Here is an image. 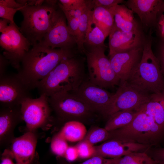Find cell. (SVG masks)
Listing matches in <instances>:
<instances>
[{
    "label": "cell",
    "mask_w": 164,
    "mask_h": 164,
    "mask_svg": "<svg viewBox=\"0 0 164 164\" xmlns=\"http://www.w3.org/2000/svg\"><path fill=\"white\" fill-rule=\"evenodd\" d=\"M76 55L73 49H53L38 43L25 54L17 73L30 91L36 88L39 82L63 59Z\"/></svg>",
    "instance_id": "cell-1"
},
{
    "label": "cell",
    "mask_w": 164,
    "mask_h": 164,
    "mask_svg": "<svg viewBox=\"0 0 164 164\" xmlns=\"http://www.w3.org/2000/svg\"><path fill=\"white\" fill-rule=\"evenodd\" d=\"M85 58L76 55L63 59L38 83L40 95L49 97L61 91L77 90L88 78L85 70Z\"/></svg>",
    "instance_id": "cell-2"
},
{
    "label": "cell",
    "mask_w": 164,
    "mask_h": 164,
    "mask_svg": "<svg viewBox=\"0 0 164 164\" xmlns=\"http://www.w3.org/2000/svg\"><path fill=\"white\" fill-rule=\"evenodd\" d=\"M153 40L150 31L147 35L141 61L127 81L150 94H158L164 91V76L152 50Z\"/></svg>",
    "instance_id": "cell-3"
},
{
    "label": "cell",
    "mask_w": 164,
    "mask_h": 164,
    "mask_svg": "<svg viewBox=\"0 0 164 164\" xmlns=\"http://www.w3.org/2000/svg\"><path fill=\"white\" fill-rule=\"evenodd\" d=\"M109 132L108 140L116 139L152 146L157 145L164 138V132L141 109L129 125Z\"/></svg>",
    "instance_id": "cell-4"
},
{
    "label": "cell",
    "mask_w": 164,
    "mask_h": 164,
    "mask_svg": "<svg viewBox=\"0 0 164 164\" xmlns=\"http://www.w3.org/2000/svg\"><path fill=\"white\" fill-rule=\"evenodd\" d=\"M59 10L44 2L41 5H27L20 11L23 16L19 30L32 46L40 42L51 28Z\"/></svg>",
    "instance_id": "cell-5"
},
{
    "label": "cell",
    "mask_w": 164,
    "mask_h": 164,
    "mask_svg": "<svg viewBox=\"0 0 164 164\" xmlns=\"http://www.w3.org/2000/svg\"><path fill=\"white\" fill-rule=\"evenodd\" d=\"M48 99L50 105L59 120H76L83 122L93 120L98 115L71 91H60Z\"/></svg>",
    "instance_id": "cell-6"
},
{
    "label": "cell",
    "mask_w": 164,
    "mask_h": 164,
    "mask_svg": "<svg viewBox=\"0 0 164 164\" xmlns=\"http://www.w3.org/2000/svg\"><path fill=\"white\" fill-rule=\"evenodd\" d=\"M106 47L87 50L86 56L88 79L93 84L107 88L119 85L120 80L114 72L109 59L106 56Z\"/></svg>",
    "instance_id": "cell-7"
},
{
    "label": "cell",
    "mask_w": 164,
    "mask_h": 164,
    "mask_svg": "<svg viewBox=\"0 0 164 164\" xmlns=\"http://www.w3.org/2000/svg\"><path fill=\"white\" fill-rule=\"evenodd\" d=\"M151 94L127 81H120L104 117L108 118L121 111H139L149 101Z\"/></svg>",
    "instance_id": "cell-8"
},
{
    "label": "cell",
    "mask_w": 164,
    "mask_h": 164,
    "mask_svg": "<svg viewBox=\"0 0 164 164\" xmlns=\"http://www.w3.org/2000/svg\"><path fill=\"white\" fill-rule=\"evenodd\" d=\"M0 45L3 50V56L18 70L23 58L32 46L15 23H10L1 33Z\"/></svg>",
    "instance_id": "cell-9"
},
{
    "label": "cell",
    "mask_w": 164,
    "mask_h": 164,
    "mask_svg": "<svg viewBox=\"0 0 164 164\" xmlns=\"http://www.w3.org/2000/svg\"><path fill=\"white\" fill-rule=\"evenodd\" d=\"M48 98V97L42 94L36 98H27L22 102L21 111L29 131L32 132L51 118Z\"/></svg>",
    "instance_id": "cell-10"
},
{
    "label": "cell",
    "mask_w": 164,
    "mask_h": 164,
    "mask_svg": "<svg viewBox=\"0 0 164 164\" xmlns=\"http://www.w3.org/2000/svg\"><path fill=\"white\" fill-rule=\"evenodd\" d=\"M30 91L17 73H6L0 77V102L2 107L20 105L24 99L31 97Z\"/></svg>",
    "instance_id": "cell-11"
},
{
    "label": "cell",
    "mask_w": 164,
    "mask_h": 164,
    "mask_svg": "<svg viewBox=\"0 0 164 164\" xmlns=\"http://www.w3.org/2000/svg\"><path fill=\"white\" fill-rule=\"evenodd\" d=\"M71 92L80 98L95 113L103 117L114 94L93 84L88 78L77 90Z\"/></svg>",
    "instance_id": "cell-12"
},
{
    "label": "cell",
    "mask_w": 164,
    "mask_h": 164,
    "mask_svg": "<svg viewBox=\"0 0 164 164\" xmlns=\"http://www.w3.org/2000/svg\"><path fill=\"white\" fill-rule=\"evenodd\" d=\"M109 36L110 56L117 53L143 49L147 35L143 29L125 32L114 25Z\"/></svg>",
    "instance_id": "cell-13"
},
{
    "label": "cell",
    "mask_w": 164,
    "mask_h": 164,
    "mask_svg": "<svg viewBox=\"0 0 164 164\" xmlns=\"http://www.w3.org/2000/svg\"><path fill=\"white\" fill-rule=\"evenodd\" d=\"M39 43L53 49H73L77 45L75 38L69 30L66 18L60 9L58 10L51 28Z\"/></svg>",
    "instance_id": "cell-14"
},
{
    "label": "cell",
    "mask_w": 164,
    "mask_h": 164,
    "mask_svg": "<svg viewBox=\"0 0 164 164\" xmlns=\"http://www.w3.org/2000/svg\"><path fill=\"white\" fill-rule=\"evenodd\" d=\"M151 145L116 139L108 140L94 146V156L108 159L118 158L132 152H146Z\"/></svg>",
    "instance_id": "cell-15"
},
{
    "label": "cell",
    "mask_w": 164,
    "mask_h": 164,
    "mask_svg": "<svg viewBox=\"0 0 164 164\" xmlns=\"http://www.w3.org/2000/svg\"><path fill=\"white\" fill-rule=\"evenodd\" d=\"M162 0H128L125 5L136 13L144 31L156 28L159 9Z\"/></svg>",
    "instance_id": "cell-16"
},
{
    "label": "cell",
    "mask_w": 164,
    "mask_h": 164,
    "mask_svg": "<svg viewBox=\"0 0 164 164\" xmlns=\"http://www.w3.org/2000/svg\"><path fill=\"white\" fill-rule=\"evenodd\" d=\"M143 49L113 54L109 59L112 68L120 81H127L139 64Z\"/></svg>",
    "instance_id": "cell-17"
},
{
    "label": "cell",
    "mask_w": 164,
    "mask_h": 164,
    "mask_svg": "<svg viewBox=\"0 0 164 164\" xmlns=\"http://www.w3.org/2000/svg\"><path fill=\"white\" fill-rule=\"evenodd\" d=\"M36 143V138L32 131H29L13 140L11 151L16 164H33Z\"/></svg>",
    "instance_id": "cell-18"
},
{
    "label": "cell",
    "mask_w": 164,
    "mask_h": 164,
    "mask_svg": "<svg viewBox=\"0 0 164 164\" xmlns=\"http://www.w3.org/2000/svg\"><path fill=\"white\" fill-rule=\"evenodd\" d=\"M110 10L114 15V25L118 29L129 32L143 29L135 19L134 12L124 4L117 5Z\"/></svg>",
    "instance_id": "cell-19"
},
{
    "label": "cell",
    "mask_w": 164,
    "mask_h": 164,
    "mask_svg": "<svg viewBox=\"0 0 164 164\" xmlns=\"http://www.w3.org/2000/svg\"><path fill=\"white\" fill-rule=\"evenodd\" d=\"M141 109L152 117L164 132V91L152 94L149 101Z\"/></svg>",
    "instance_id": "cell-20"
},
{
    "label": "cell",
    "mask_w": 164,
    "mask_h": 164,
    "mask_svg": "<svg viewBox=\"0 0 164 164\" xmlns=\"http://www.w3.org/2000/svg\"><path fill=\"white\" fill-rule=\"evenodd\" d=\"M23 120L20 105L13 107H2L0 113V137L1 141L12 130L13 125Z\"/></svg>",
    "instance_id": "cell-21"
},
{
    "label": "cell",
    "mask_w": 164,
    "mask_h": 164,
    "mask_svg": "<svg viewBox=\"0 0 164 164\" xmlns=\"http://www.w3.org/2000/svg\"><path fill=\"white\" fill-rule=\"evenodd\" d=\"M92 10V9L91 10L89 13L84 45L90 47L89 49L98 47H106L104 41L107 37L94 21Z\"/></svg>",
    "instance_id": "cell-22"
},
{
    "label": "cell",
    "mask_w": 164,
    "mask_h": 164,
    "mask_svg": "<svg viewBox=\"0 0 164 164\" xmlns=\"http://www.w3.org/2000/svg\"><path fill=\"white\" fill-rule=\"evenodd\" d=\"M66 121L60 134L67 141L74 142L82 141L87 131L83 122L76 120Z\"/></svg>",
    "instance_id": "cell-23"
},
{
    "label": "cell",
    "mask_w": 164,
    "mask_h": 164,
    "mask_svg": "<svg viewBox=\"0 0 164 164\" xmlns=\"http://www.w3.org/2000/svg\"><path fill=\"white\" fill-rule=\"evenodd\" d=\"M93 19L107 37L114 24L113 13L110 10L100 6L94 7L92 10Z\"/></svg>",
    "instance_id": "cell-24"
},
{
    "label": "cell",
    "mask_w": 164,
    "mask_h": 164,
    "mask_svg": "<svg viewBox=\"0 0 164 164\" xmlns=\"http://www.w3.org/2000/svg\"><path fill=\"white\" fill-rule=\"evenodd\" d=\"M138 111H121L114 113L108 118L104 128L111 132L127 125L132 121Z\"/></svg>",
    "instance_id": "cell-25"
},
{
    "label": "cell",
    "mask_w": 164,
    "mask_h": 164,
    "mask_svg": "<svg viewBox=\"0 0 164 164\" xmlns=\"http://www.w3.org/2000/svg\"><path fill=\"white\" fill-rule=\"evenodd\" d=\"M93 8L92 0H89L87 4L81 15L76 39L78 51L84 54L86 49L84 47L86 33L87 30L90 11Z\"/></svg>",
    "instance_id": "cell-26"
},
{
    "label": "cell",
    "mask_w": 164,
    "mask_h": 164,
    "mask_svg": "<svg viewBox=\"0 0 164 164\" xmlns=\"http://www.w3.org/2000/svg\"><path fill=\"white\" fill-rule=\"evenodd\" d=\"M113 164H158L145 152H135L114 159Z\"/></svg>",
    "instance_id": "cell-27"
},
{
    "label": "cell",
    "mask_w": 164,
    "mask_h": 164,
    "mask_svg": "<svg viewBox=\"0 0 164 164\" xmlns=\"http://www.w3.org/2000/svg\"><path fill=\"white\" fill-rule=\"evenodd\" d=\"M110 133L104 128H94L90 130L83 140L94 145L98 142L109 139Z\"/></svg>",
    "instance_id": "cell-28"
},
{
    "label": "cell",
    "mask_w": 164,
    "mask_h": 164,
    "mask_svg": "<svg viewBox=\"0 0 164 164\" xmlns=\"http://www.w3.org/2000/svg\"><path fill=\"white\" fill-rule=\"evenodd\" d=\"M66 141L59 133L52 139L51 148L53 152L56 155L63 157L68 146Z\"/></svg>",
    "instance_id": "cell-29"
},
{
    "label": "cell",
    "mask_w": 164,
    "mask_h": 164,
    "mask_svg": "<svg viewBox=\"0 0 164 164\" xmlns=\"http://www.w3.org/2000/svg\"><path fill=\"white\" fill-rule=\"evenodd\" d=\"M89 0L84 5L77 9L74 17L67 20V25L71 34L76 39L80 16L86 7Z\"/></svg>",
    "instance_id": "cell-30"
},
{
    "label": "cell",
    "mask_w": 164,
    "mask_h": 164,
    "mask_svg": "<svg viewBox=\"0 0 164 164\" xmlns=\"http://www.w3.org/2000/svg\"><path fill=\"white\" fill-rule=\"evenodd\" d=\"M79 157L82 159H88L94 156V146L87 141L82 140L76 146Z\"/></svg>",
    "instance_id": "cell-31"
},
{
    "label": "cell",
    "mask_w": 164,
    "mask_h": 164,
    "mask_svg": "<svg viewBox=\"0 0 164 164\" xmlns=\"http://www.w3.org/2000/svg\"><path fill=\"white\" fill-rule=\"evenodd\" d=\"M157 38L154 42L155 43V53H153L159 62L162 73L164 76V39Z\"/></svg>",
    "instance_id": "cell-32"
},
{
    "label": "cell",
    "mask_w": 164,
    "mask_h": 164,
    "mask_svg": "<svg viewBox=\"0 0 164 164\" xmlns=\"http://www.w3.org/2000/svg\"><path fill=\"white\" fill-rule=\"evenodd\" d=\"M28 5L22 7L13 9L8 8L0 5V17L9 20L11 23H15L14 20V16L17 11H20Z\"/></svg>",
    "instance_id": "cell-33"
},
{
    "label": "cell",
    "mask_w": 164,
    "mask_h": 164,
    "mask_svg": "<svg viewBox=\"0 0 164 164\" xmlns=\"http://www.w3.org/2000/svg\"><path fill=\"white\" fill-rule=\"evenodd\" d=\"M59 1L58 5L59 8L75 9L85 5L87 0H60Z\"/></svg>",
    "instance_id": "cell-34"
},
{
    "label": "cell",
    "mask_w": 164,
    "mask_h": 164,
    "mask_svg": "<svg viewBox=\"0 0 164 164\" xmlns=\"http://www.w3.org/2000/svg\"><path fill=\"white\" fill-rule=\"evenodd\" d=\"M114 159H108L96 155L80 163L75 164H113ZM63 164H74L64 162Z\"/></svg>",
    "instance_id": "cell-35"
},
{
    "label": "cell",
    "mask_w": 164,
    "mask_h": 164,
    "mask_svg": "<svg viewBox=\"0 0 164 164\" xmlns=\"http://www.w3.org/2000/svg\"><path fill=\"white\" fill-rule=\"evenodd\" d=\"M145 152L158 164H164V148H149Z\"/></svg>",
    "instance_id": "cell-36"
},
{
    "label": "cell",
    "mask_w": 164,
    "mask_h": 164,
    "mask_svg": "<svg viewBox=\"0 0 164 164\" xmlns=\"http://www.w3.org/2000/svg\"><path fill=\"white\" fill-rule=\"evenodd\" d=\"M93 8L96 6H100L105 8L110 9L114 6L123 3V0H92Z\"/></svg>",
    "instance_id": "cell-37"
},
{
    "label": "cell",
    "mask_w": 164,
    "mask_h": 164,
    "mask_svg": "<svg viewBox=\"0 0 164 164\" xmlns=\"http://www.w3.org/2000/svg\"><path fill=\"white\" fill-rule=\"evenodd\" d=\"M63 157L69 162H73L79 157V154L76 146H68L65 153Z\"/></svg>",
    "instance_id": "cell-38"
},
{
    "label": "cell",
    "mask_w": 164,
    "mask_h": 164,
    "mask_svg": "<svg viewBox=\"0 0 164 164\" xmlns=\"http://www.w3.org/2000/svg\"><path fill=\"white\" fill-rule=\"evenodd\" d=\"M0 5L13 9L19 8L24 6L14 0H0Z\"/></svg>",
    "instance_id": "cell-39"
},
{
    "label": "cell",
    "mask_w": 164,
    "mask_h": 164,
    "mask_svg": "<svg viewBox=\"0 0 164 164\" xmlns=\"http://www.w3.org/2000/svg\"><path fill=\"white\" fill-rule=\"evenodd\" d=\"M13 159L14 158L11 151H6L2 155L1 164H16L14 163Z\"/></svg>",
    "instance_id": "cell-40"
},
{
    "label": "cell",
    "mask_w": 164,
    "mask_h": 164,
    "mask_svg": "<svg viewBox=\"0 0 164 164\" xmlns=\"http://www.w3.org/2000/svg\"><path fill=\"white\" fill-rule=\"evenodd\" d=\"M10 64L9 60L2 54L0 55V77L6 73L7 68Z\"/></svg>",
    "instance_id": "cell-41"
},
{
    "label": "cell",
    "mask_w": 164,
    "mask_h": 164,
    "mask_svg": "<svg viewBox=\"0 0 164 164\" xmlns=\"http://www.w3.org/2000/svg\"><path fill=\"white\" fill-rule=\"evenodd\" d=\"M163 22L159 19L156 29L157 30V37L164 39V19Z\"/></svg>",
    "instance_id": "cell-42"
},
{
    "label": "cell",
    "mask_w": 164,
    "mask_h": 164,
    "mask_svg": "<svg viewBox=\"0 0 164 164\" xmlns=\"http://www.w3.org/2000/svg\"><path fill=\"white\" fill-rule=\"evenodd\" d=\"M11 23L8 20L4 19H1L0 20V32L2 33L8 26V24Z\"/></svg>",
    "instance_id": "cell-43"
},
{
    "label": "cell",
    "mask_w": 164,
    "mask_h": 164,
    "mask_svg": "<svg viewBox=\"0 0 164 164\" xmlns=\"http://www.w3.org/2000/svg\"><path fill=\"white\" fill-rule=\"evenodd\" d=\"M57 0H45L44 2L47 4L53 6H57Z\"/></svg>",
    "instance_id": "cell-44"
},
{
    "label": "cell",
    "mask_w": 164,
    "mask_h": 164,
    "mask_svg": "<svg viewBox=\"0 0 164 164\" xmlns=\"http://www.w3.org/2000/svg\"><path fill=\"white\" fill-rule=\"evenodd\" d=\"M164 12V0H162L159 7V15L163 14Z\"/></svg>",
    "instance_id": "cell-45"
},
{
    "label": "cell",
    "mask_w": 164,
    "mask_h": 164,
    "mask_svg": "<svg viewBox=\"0 0 164 164\" xmlns=\"http://www.w3.org/2000/svg\"><path fill=\"white\" fill-rule=\"evenodd\" d=\"M16 1L18 3L23 6L28 5V0H17Z\"/></svg>",
    "instance_id": "cell-46"
}]
</instances>
